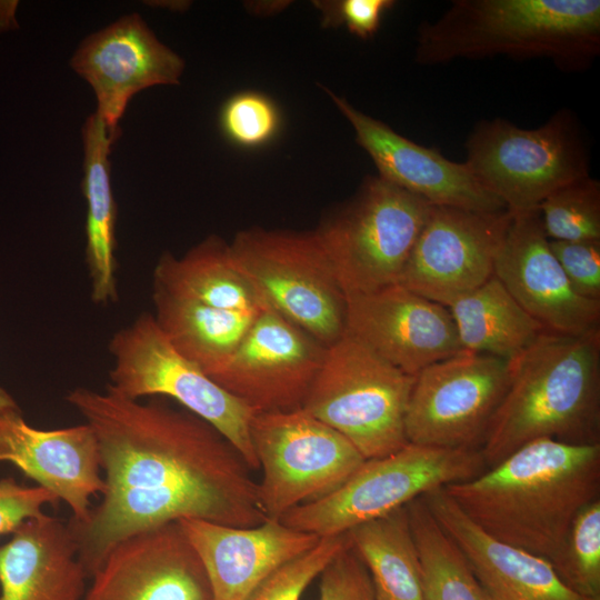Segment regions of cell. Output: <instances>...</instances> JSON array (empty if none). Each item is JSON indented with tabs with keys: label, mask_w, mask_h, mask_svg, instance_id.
I'll return each instance as SVG.
<instances>
[{
	"label": "cell",
	"mask_w": 600,
	"mask_h": 600,
	"mask_svg": "<svg viewBox=\"0 0 600 600\" xmlns=\"http://www.w3.org/2000/svg\"><path fill=\"white\" fill-rule=\"evenodd\" d=\"M66 400L96 434L106 486L83 522H68L88 578L118 542L146 529L181 519L240 528L267 520L251 468L193 413L107 387H77Z\"/></svg>",
	"instance_id": "1"
},
{
	"label": "cell",
	"mask_w": 600,
	"mask_h": 600,
	"mask_svg": "<svg viewBox=\"0 0 600 600\" xmlns=\"http://www.w3.org/2000/svg\"><path fill=\"white\" fill-rule=\"evenodd\" d=\"M443 489L489 536L552 564L576 516L600 498V444L538 439Z\"/></svg>",
	"instance_id": "2"
},
{
	"label": "cell",
	"mask_w": 600,
	"mask_h": 600,
	"mask_svg": "<svg viewBox=\"0 0 600 600\" xmlns=\"http://www.w3.org/2000/svg\"><path fill=\"white\" fill-rule=\"evenodd\" d=\"M510 361L509 387L481 447L487 469L538 439L600 444V328L543 331Z\"/></svg>",
	"instance_id": "3"
},
{
	"label": "cell",
	"mask_w": 600,
	"mask_h": 600,
	"mask_svg": "<svg viewBox=\"0 0 600 600\" xmlns=\"http://www.w3.org/2000/svg\"><path fill=\"white\" fill-rule=\"evenodd\" d=\"M600 52L598 0H456L419 28L416 59L432 66L507 56L578 71Z\"/></svg>",
	"instance_id": "4"
},
{
	"label": "cell",
	"mask_w": 600,
	"mask_h": 600,
	"mask_svg": "<svg viewBox=\"0 0 600 600\" xmlns=\"http://www.w3.org/2000/svg\"><path fill=\"white\" fill-rule=\"evenodd\" d=\"M414 380L344 331L327 347L301 408L364 459L381 458L408 443L404 417Z\"/></svg>",
	"instance_id": "5"
},
{
	"label": "cell",
	"mask_w": 600,
	"mask_h": 600,
	"mask_svg": "<svg viewBox=\"0 0 600 600\" xmlns=\"http://www.w3.org/2000/svg\"><path fill=\"white\" fill-rule=\"evenodd\" d=\"M486 470L481 450L408 442L388 456L366 459L337 490L292 508L280 521L319 538L342 534L432 490L471 480Z\"/></svg>",
	"instance_id": "6"
},
{
	"label": "cell",
	"mask_w": 600,
	"mask_h": 600,
	"mask_svg": "<svg viewBox=\"0 0 600 600\" xmlns=\"http://www.w3.org/2000/svg\"><path fill=\"white\" fill-rule=\"evenodd\" d=\"M466 150L472 176L511 213L533 210L556 189L589 176L586 140L568 110L534 129L500 118L480 121Z\"/></svg>",
	"instance_id": "7"
},
{
	"label": "cell",
	"mask_w": 600,
	"mask_h": 600,
	"mask_svg": "<svg viewBox=\"0 0 600 600\" xmlns=\"http://www.w3.org/2000/svg\"><path fill=\"white\" fill-rule=\"evenodd\" d=\"M108 346L112 366L107 388L129 399H173L219 431L252 471L259 470L250 436L256 412L181 356L151 312L114 332Z\"/></svg>",
	"instance_id": "8"
},
{
	"label": "cell",
	"mask_w": 600,
	"mask_h": 600,
	"mask_svg": "<svg viewBox=\"0 0 600 600\" xmlns=\"http://www.w3.org/2000/svg\"><path fill=\"white\" fill-rule=\"evenodd\" d=\"M230 248L269 308L326 347L344 333L347 297L318 230H246Z\"/></svg>",
	"instance_id": "9"
},
{
	"label": "cell",
	"mask_w": 600,
	"mask_h": 600,
	"mask_svg": "<svg viewBox=\"0 0 600 600\" xmlns=\"http://www.w3.org/2000/svg\"><path fill=\"white\" fill-rule=\"evenodd\" d=\"M431 204L379 177L318 229L347 296L400 282Z\"/></svg>",
	"instance_id": "10"
},
{
	"label": "cell",
	"mask_w": 600,
	"mask_h": 600,
	"mask_svg": "<svg viewBox=\"0 0 600 600\" xmlns=\"http://www.w3.org/2000/svg\"><path fill=\"white\" fill-rule=\"evenodd\" d=\"M250 436L262 471L258 498L270 520L330 494L366 460L347 438L302 408L254 413Z\"/></svg>",
	"instance_id": "11"
},
{
	"label": "cell",
	"mask_w": 600,
	"mask_h": 600,
	"mask_svg": "<svg viewBox=\"0 0 600 600\" xmlns=\"http://www.w3.org/2000/svg\"><path fill=\"white\" fill-rule=\"evenodd\" d=\"M511 361L461 351L417 376L404 417L407 441L481 450L510 383Z\"/></svg>",
	"instance_id": "12"
},
{
	"label": "cell",
	"mask_w": 600,
	"mask_h": 600,
	"mask_svg": "<svg viewBox=\"0 0 600 600\" xmlns=\"http://www.w3.org/2000/svg\"><path fill=\"white\" fill-rule=\"evenodd\" d=\"M511 213L432 206L400 284L448 307L494 274Z\"/></svg>",
	"instance_id": "13"
},
{
	"label": "cell",
	"mask_w": 600,
	"mask_h": 600,
	"mask_svg": "<svg viewBox=\"0 0 600 600\" xmlns=\"http://www.w3.org/2000/svg\"><path fill=\"white\" fill-rule=\"evenodd\" d=\"M326 350V346L268 307L211 379L256 413L297 410L302 407Z\"/></svg>",
	"instance_id": "14"
},
{
	"label": "cell",
	"mask_w": 600,
	"mask_h": 600,
	"mask_svg": "<svg viewBox=\"0 0 600 600\" xmlns=\"http://www.w3.org/2000/svg\"><path fill=\"white\" fill-rule=\"evenodd\" d=\"M70 67L91 86L96 113L109 132L118 133L132 97L153 86L178 84L184 62L139 14L131 13L82 40Z\"/></svg>",
	"instance_id": "15"
},
{
	"label": "cell",
	"mask_w": 600,
	"mask_h": 600,
	"mask_svg": "<svg viewBox=\"0 0 600 600\" xmlns=\"http://www.w3.org/2000/svg\"><path fill=\"white\" fill-rule=\"evenodd\" d=\"M346 331L414 377L463 351L448 308L400 283L347 296Z\"/></svg>",
	"instance_id": "16"
},
{
	"label": "cell",
	"mask_w": 600,
	"mask_h": 600,
	"mask_svg": "<svg viewBox=\"0 0 600 600\" xmlns=\"http://www.w3.org/2000/svg\"><path fill=\"white\" fill-rule=\"evenodd\" d=\"M83 600H212L202 562L178 521L118 542Z\"/></svg>",
	"instance_id": "17"
},
{
	"label": "cell",
	"mask_w": 600,
	"mask_h": 600,
	"mask_svg": "<svg viewBox=\"0 0 600 600\" xmlns=\"http://www.w3.org/2000/svg\"><path fill=\"white\" fill-rule=\"evenodd\" d=\"M494 276L544 331L580 336L600 328V301L572 289L550 249L538 208L511 213Z\"/></svg>",
	"instance_id": "18"
},
{
	"label": "cell",
	"mask_w": 600,
	"mask_h": 600,
	"mask_svg": "<svg viewBox=\"0 0 600 600\" xmlns=\"http://www.w3.org/2000/svg\"><path fill=\"white\" fill-rule=\"evenodd\" d=\"M0 462L13 464L63 501L71 522H83L92 509L91 498L102 496L106 488L98 441L86 422L42 430L30 426L20 409H2Z\"/></svg>",
	"instance_id": "19"
},
{
	"label": "cell",
	"mask_w": 600,
	"mask_h": 600,
	"mask_svg": "<svg viewBox=\"0 0 600 600\" xmlns=\"http://www.w3.org/2000/svg\"><path fill=\"white\" fill-rule=\"evenodd\" d=\"M328 92L351 123L357 142L374 162L379 178L422 198L431 206L476 212L508 210L502 201L477 181L464 162L451 161L437 148L407 139L383 122L359 111L346 99Z\"/></svg>",
	"instance_id": "20"
},
{
	"label": "cell",
	"mask_w": 600,
	"mask_h": 600,
	"mask_svg": "<svg viewBox=\"0 0 600 600\" xmlns=\"http://www.w3.org/2000/svg\"><path fill=\"white\" fill-rule=\"evenodd\" d=\"M178 522L202 562L212 600H247L272 572L320 540L280 520L267 519L249 528L200 519Z\"/></svg>",
	"instance_id": "21"
},
{
	"label": "cell",
	"mask_w": 600,
	"mask_h": 600,
	"mask_svg": "<svg viewBox=\"0 0 600 600\" xmlns=\"http://www.w3.org/2000/svg\"><path fill=\"white\" fill-rule=\"evenodd\" d=\"M422 499L464 554L489 600H600L571 590L549 561L489 536L443 488Z\"/></svg>",
	"instance_id": "22"
},
{
	"label": "cell",
	"mask_w": 600,
	"mask_h": 600,
	"mask_svg": "<svg viewBox=\"0 0 600 600\" xmlns=\"http://www.w3.org/2000/svg\"><path fill=\"white\" fill-rule=\"evenodd\" d=\"M87 578L69 524L47 512L0 546V600H83Z\"/></svg>",
	"instance_id": "23"
},
{
	"label": "cell",
	"mask_w": 600,
	"mask_h": 600,
	"mask_svg": "<svg viewBox=\"0 0 600 600\" xmlns=\"http://www.w3.org/2000/svg\"><path fill=\"white\" fill-rule=\"evenodd\" d=\"M119 136L120 132H109L96 112L87 118L82 128L86 262L91 300L97 304H108L118 299L114 257L117 206L111 187L109 154Z\"/></svg>",
	"instance_id": "24"
},
{
	"label": "cell",
	"mask_w": 600,
	"mask_h": 600,
	"mask_svg": "<svg viewBox=\"0 0 600 600\" xmlns=\"http://www.w3.org/2000/svg\"><path fill=\"white\" fill-rule=\"evenodd\" d=\"M153 289L218 309L260 312L268 308L236 262L230 244L217 236L180 258L163 253L153 270Z\"/></svg>",
	"instance_id": "25"
},
{
	"label": "cell",
	"mask_w": 600,
	"mask_h": 600,
	"mask_svg": "<svg viewBox=\"0 0 600 600\" xmlns=\"http://www.w3.org/2000/svg\"><path fill=\"white\" fill-rule=\"evenodd\" d=\"M152 313L173 348L210 378L232 357L261 312L226 310L153 289Z\"/></svg>",
	"instance_id": "26"
},
{
	"label": "cell",
	"mask_w": 600,
	"mask_h": 600,
	"mask_svg": "<svg viewBox=\"0 0 600 600\" xmlns=\"http://www.w3.org/2000/svg\"><path fill=\"white\" fill-rule=\"evenodd\" d=\"M447 308L463 351L512 360L544 331L494 274Z\"/></svg>",
	"instance_id": "27"
},
{
	"label": "cell",
	"mask_w": 600,
	"mask_h": 600,
	"mask_svg": "<svg viewBox=\"0 0 600 600\" xmlns=\"http://www.w3.org/2000/svg\"><path fill=\"white\" fill-rule=\"evenodd\" d=\"M347 533L368 569L374 600H423L419 554L406 506Z\"/></svg>",
	"instance_id": "28"
},
{
	"label": "cell",
	"mask_w": 600,
	"mask_h": 600,
	"mask_svg": "<svg viewBox=\"0 0 600 600\" xmlns=\"http://www.w3.org/2000/svg\"><path fill=\"white\" fill-rule=\"evenodd\" d=\"M406 507L419 554L423 600H489L464 554L422 496Z\"/></svg>",
	"instance_id": "29"
},
{
	"label": "cell",
	"mask_w": 600,
	"mask_h": 600,
	"mask_svg": "<svg viewBox=\"0 0 600 600\" xmlns=\"http://www.w3.org/2000/svg\"><path fill=\"white\" fill-rule=\"evenodd\" d=\"M538 209L549 240H600V183L590 176L556 189Z\"/></svg>",
	"instance_id": "30"
},
{
	"label": "cell",
	"mask_w": 600,
	"mask_h": 600,
	"mask_svg": "<svg viewBox=\"0 0 600 600\" xmlns=\"http://www.w3.org/2000/svg\"><path fill=\"white\" fill-rule=\"evenodd\" d=\"M551 566L574 592L600 597V498L576 516L563 550Z\"/></svg>",
	"instance_id": "31"
},
{
	"label": "cell",
	"mask_w": 600,
	"mask_h": 600,
	"mask_svg": "<svg viewBox=\"0 0 600 600\" xmlns=\"http://www.w3.org/2000/svg\"><path fill=\"white\" fill-rule=\"evenodd\" d=\"M281 117L267 96L246 91L229 98L220 112L223 134L242 148H258L270 142L280 130Z\"/></svg>",
	"instance_id": "32"
},
{
	"label": "cell",
	"mask_w": 600,
	"mask_h": 600,
	"mask_svg": "<svg viewBox=\"0 0 600 600\" xmlns=\"http://www.w3.org/2000/svg\"><path fill=\"white\" fill-rule=\"evenodd\" d=\"M349 543L347 532L320 538L312 549L272 572L247 600H299L329 561Z\"/></svg>",
	"instance_id": "33"
},
{
	"label": "cell",
	"mask_w": 600,
	"mask_h": 600,
	"mask_svg": "<svg viewBox=\"0 0 600 600\" xmlns=\"http://www.w3.org/2000/svg\"><path fill=\"white\" fill-rule=\"evenodd\" d=\"M320 600H374L370 574L351 542L319 574Z\"/></svg>",
	"instance_id": "34"
},
{
	"label": "cell",
	"mask_w": 600,
	"mask_h": 600,
	"mask_svg": "<svg viewBox=\"0 0 600 600\" xmlns=\"http://www.w3.org/2000/svg\"><path fill=\"white\" fill-rule=\"evenodd\" d=\"M549 246L572 289L600 301V240H549Z\"/></svg>",
	"instance_id": "35"
},
{
	"label": "cell",
	"mask_w": 600,
	"mask_h": 600,
	"mask_svg": "<svg viewBox=\"0 0 600 600\" xmlns=\"http://www.w3.org/2000/svg\"><path fill=\"white\" fill-rule=\"evenodd\" d=\"M57 503L59 500L39 486L22 484L12 477L0 479V536L12 534L24 521Z\"/></svg>",
	"instance_id": "36"
},
{
	"label": "cell",
	"mask_w": 600,
	"mask_h": 600,
	"mask_svg": "<svg viewBox=\"0 0 600 600\" xmlns=\"http://www.w3.org/2000/svg\"><path fill=\"white\" fill-rule=\"evenodd\" d=\"M394 3L392 0L318 2L327 26L344 24L352 34L361 39H369L378 31L383 14Z\"/></svg>",
	"instance_id": "37"
},
{
	"label": "cell",
	"mask_w": 600,
	"mask_h": 600,
	"mask_svg": "<svg viewBox=\"0 0 600 600\" xmlns=\"http://www.w3.org/2000/svg\"><path fill=\"white\" fill-rule=\"evenodd\" d=\"M20 409L16 400L3 388L0 387V410Z\"/></svg>",
	"instance_id": "38"
}]
</instances>
